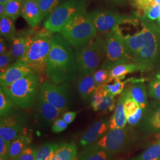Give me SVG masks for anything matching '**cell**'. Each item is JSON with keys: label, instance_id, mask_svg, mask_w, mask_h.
<instances>
[{"label": "cell", "instance_id": "obj_16", "mask_svg": "<svg viewBox=\"0 0 160 160\" xmlns=\"http://www.w3.org/2000/svg\"><path fill=\"white\" fill-rule=\"evenodd\" d=\"M36 33H34V29H31L19 34L16 33V36L9 42L10 51L14 58L18 60L26 53Z\"/></svg>", "mask_w": 160, "mask_h": 160}, {"label": "cell", "instance_id": "obj_35", "mask_svg": "<svg viewBox=\"0 0 160 160\" xmlns=\"http://www.w3.org/2000/svg\"><path fill=\"white\" fill-rule=\"evenodd\" d=\"M148 96L160 102V72L148 84Z\"/></svg>", "mask_w": 160, "mask_h": 160}, {"label": "cell", "instance_id": "obj_2", "mask_svg": "<svg viewBox=\"0 0 160 160\" xmlns=\"http://www.w3.org/2000/svg\"><path fill=\"white\" fill-rule=\"evenodd\" d=\"M46 74L48 78L56 84L68 82L76 79L77 71L74 52L72 46L61 34H52Z\"/></svg>", "mask_w": 160, "mask_h": 160}, {"label": "cell", "instance_id": "obj_11", "mask_svg": "<svg viewBox=\"0 0 160 160\" xmlns=\"http://www.w3.org/2000/svg\"><path fill=\"white\" fill-rule=\"evenodd\" d=\"M96 28L97 33H106L120 24L131 21L133 17L117 12L104 10H96L88 13Z\"/></svg>", "mask_w": 160, "mask_h": 160}, {"label": "cell", "instance_id": "obj_17", "mask_svg": "<svg viewBox=\"0 0 160 160\" xmlns=\"http://www.w3.org/2000/svg\"><path fill=\"white\" fill-rule=\"evenodd\" d=\"M153 68V65L139 62L123 63L114 67L110 70V75L113 80H122L126 75L137 71H147Z\"/></svg>", "mask_w": 160, "mask_h": 160}, {"label": "cell", "instance_id": "obj_52", "mask_svg": "<svg viewBox=\"0 0 160 160\" xmlns=\"http://www.w3.org/2000/svg\"><path fill=\"white\" fill-rule=\"evenodd\" d=\"M157 139H160V133H159V135H158V137H157Z\"/></svg>", "mask_w": 160, "mask_h": 160}, {"label": "cell", "instance_id": "obj_8", "mask_svg": "<svg viewBox=\"0 0 160 160\" xmlns=\"http://www.w3.org/2000/svg\"><path fill=\"white\" fill-rule=\"evenodd\" d=\"M84 8H86V4L83 0H67L61 3L46 18L44 28L52 34L59 33L66 23Z\"/></svg>", "mask_w": 160, "mask_h": 160}, {"label": "cell", "instance_id": "obj_50", "mask_svg": "<svg viewBox=\"0 0 160 160\" xmlns=\"http://www.w3.org/2000/svg\"><path fill=\"white\" fill-rule=\"evenodd\" d=\"M154 2L155 4L160 5V0H154Z\"/></svg>", "mask_w": 160, "mask_h": 160}, {"label": "cell", "instance_id": "obj_37", "mask_svg": "<svg viewBox=\"0 0 160 160\" xmlns=\"http://www.w3.org/2000/svg\"><path fill=\"white\" fill-rule=\"evenodd\" d=\"M93 76L97 86L108 84L113 81L110 75V71L106 69L100 68L96 71Z\"/></svg>", "mask_w": 160, "mask_h": 160}, {"label": "cell", "instance_id": "obj_36", "mask_svg": "<svg viewBox=\"0 0 160 160\" xmlns=\"http://www.w3.org/2000/svg\"><path fill=\"white\" fill-rule=\"evenodd\" d=\"M160 5L153 4L144 8L141 12L142 16L141 18H146L149 21H154L158 20L160 16Z\"/></svg>", "mask_w": 160, "mask_h": 160}, {"label": "cell", "instance_id": "obj_29", "mask_svg": "<svg viewBox=\"0 0 160 160\" xmlns=\"http://www.w3.org/2000/svg\"><path fill=\"white\" fill-rule=\"evenodd\" d=\"M62 0H38L42 20L49 17L62 2Z\"/></svg>", "mask_w": 160, "mask_h": 160}, {"label": "cell", "instance_id": "obj_15", "mask_svg": "<svg viewBox=\"0 0 160 160\" xmlns=\"http://www.w3.org/2000/svg\"><path fill=\"white\" fill-rule=\"evenodd\" d=\"M109 129V120L102 118L95 121L82 135L80 139V145L87 147L96 142Z\"/></svg>", "mask_w": 160, "mask_h": 160}, {"label": "cell", "instance_id": "obj_9", "mask_svg": "<svg viewBox=\"0 0 160 160\" xmlns=\"http://www.w3.org/2000/svg\"><path fill=\"white\" fill-rule=\"evenodd\" d=\"M131 143V136L125 128L109 129L102 137L88 147L102 149L113 154L126 150Z\"/></svg>", "mask_w": 160, "mask_h": 160}, {"label": "cell", "instance_id": "obj_4", "mask_svg": "<svg viewBox=\"0 0 160 160\" xmlns=\"http://www.w3.org/2000/svg\"><path fill=\"white\" fill-rule=\"evenodd\" d=\"M59 34L75 48L96 36L97 31L89 14L84 8L66 23Z\"/></svg>", "mask_w": 160, "mask_h": 160}, {"label": "cell", "instance_id": "obj_48", "mask_svg": "<svg viewBox=\"0 0 160 160\" xmlns=\"http://www.w3.org/2000/svg\"><path fill=\"white\" fill-rule=\"evenodd\" d=\"M113 1H115L116 2H120V3H122V2H126L128 1H129L130 0H112Z\"/></svg>", "mask_w": 160, "mask_h": 160}, {"label": "cell", "instance_id": "obj_31", "mask_svg": "<svg viewBox=\"0 0 160 160\" xmlns=\"http://www.w3.org/2000/svg\"><path fill=\"white\" fill-rule=\"evenodd\" d=\"M14 103L0 88V116L1 118L9 116L14 111Z\"/></svg>", "mask_w": 160, "mask_h": 160}, {"label": "cell", "instance_id": "obj_19", "mask_svg": "<svg viewBox=\"0 0 160 160\" xmlns=\"http://www.w3.org/2000/svg\"><path fill=\"white\" fill-rule=\"evenodd\" d=\"M127 96V90L126 88L121 94L116 108L112 118L109 120V129L116 128H125L127 120L126 115L124 112L123 103Z\"/></svg>", "mask_w": 160, "mask_h": 160}, {"label": "cell", "instance_id": "obj_42", "mask_svg": "<svg viewBox=\"0 0 160 160\" xmlns=\"http://www.w3.org/2000/svg\"><path fill=\"white\" fill-rule=\"evenodd\" d=\"M67 125L63 119L58 118L52 123V131L54 133L61 132L67 129Z\"/></svg>", "mask_w": 160, "mask_h": 160}, {"label": "cell", "instance_id": "obj_1", "mask_svg": "<svg viewBox=\"0 0 160 160\" xmlns=\"http://www.w3.org/2000/svg\"><path fill=\"white\" fill-rule=\"evenodd\" d=\"M131 33L122 34L123 39L135 62L153 65L160 61V28L146 18L133 17L124 23Z\"/></svg>", "mask_w": 160, "mask_h": 160}, {"label": "cell", "instance_id": "obj_32", "mask_svg": "<svg viewBox=\"0 0 160 160\" xmlns=\"http://www.w3.org/2000/svg\"><path fill=\"white\" fill-rule=\"evenodd\" d=\"M126 89L127 90V96L123 103V108L127 118L131 115L137 112L138 110L141 107L133 97H132L130 92H129V90L127 87Z\"/></svg>", "mask_w": 160, "mask_h": 160}, {"label": "cell", "instance_id": "obj_5", "mask_svg": "<svg viewBox=\"0 0 160 160\" xmlns=\"http://www.w3.org/2000/svg\"><path fill=\"white\" fill-rule=\"evenodd\" d=\"M52 34L45 28L38 31L34 34L29 50L18 60L28 65L37 74L43 73L46 71Z\"/></svg>", "mask_w": 160, "mask_h": 160}, {"label": "cell", "instance_id": "obj_23", "mask_svg": "<svg viewBox=\"0 0 160 160\" xmlns=\"http://www.w3.org/2000/svg\"><path fill=\"white\" fill-rule=\"evenodd\" d=\"M113 155L104 149L87 147L77 155L76 160H112Z\"/></svg>", "mask_w": 160, "mask_h": 160}, {"label": "cell", "instance_id": "obj_34", "mask_svg": "<svg viewBox=\"0 0 160 160\" xmlns=\"http://www.w3.org/2000/svg\"><path fill=\"white\" fill-rule=\"evenodd\" d=\"M133 80V78H132L130 79L125 80L124 81H123L122 80H114V82L113 84H106V87L109 93H110L111 94H112L114 96H118L119 94H122L125 90V87L126 84L128 82L132 81Z\"/></svg>", "mask_w": 160, "mask_h": 160}, {"label": "cell", "instance_id": "obj_22", "mask_svg": "<svg viewBox=\"0 0 160 160\" xmlns=\"http://www.w3.org/2000/svg\"><path fill=\"white\" fill-rule=\"evenodd\" d=\"M97 87L93 74L82 77L78 82L77 88L83 103H87L91 100Z\"/></svg>", "mask_w": 160, "mask_h": 160}, {"label": "cell", "instance_id": "obj_38", "mask_svg": "<svg viewBox=\"0 0 160 160\" xmlns=\"http://www.w3.org/2000/svg\"><path fill=\"white\" fill-rule=\"evenodd\" d=\"M38 151L37 147L29 145L14 160H35Z\"/></svg>", "mask_w": 160, "mask_h": 160}, {"label": "cell", "instance_id": "obj_18", "mask_svg": "<svg viewBox=\"0 0 160 160\" xmlns=\"http://www.w3.org/2000/svg\"><path fill=\"white\" fill-rule=\"evenodd\" d=\"M22 16L30 26L37 27L42 21L38 0H23Z\"/></svg>", "mask_w": 160, "mask_h": 160}, {"label": "cell", "instance_id": "obj_6", "mask_svg": "<svg viewBox=\"0 0 160 160\" xmlns=\"http://www.w3.org/2000/svg\"><path fill=\"white\" fill-rule=\"evenodd\" d=\"M39 83L36 72L26 75L12 84L1 86V89L13 103L22 109H29L34 101Z\"/></svg>", "mask_w": 160, "mask_h": 160}, {"label": "cell", "instance_id": "obj_40", "mask_svg": "<svg viewBox=\"0 0 160 160\" xmlns=\"http://www.w3.org/2000/svg\"><path fill=\"white\" fill-rule=\"evenodd\" d=\"M143 114V110L140 108L135 113L126 118L127 123L131 126L137 125L142 119Z\"/></svg>", "mask_w": 160, "mask_h": 160}, {"label": "cell", "instance_id": "obj_3", "mask_svg": "<svg viewBox=\"0 0 160 160\" xmlns=\"http://www.w3.org/2000/svg\"><path fill=\"white\" fill-rule=\"evenodd\" d=\"M77 74L85 77L93 74L104 58L103 36L96 35L86 43L75 48Z\"/></svg>", "mask_w": 160, "mask_h": 160}, {"label": "cell", "instance_id": "obj_12", "mask_svg": "<svg viewBox=\"0 0 160 160\" xmlns=\"http://www.w3.org/2000/svg\"><path fill=\"white\" fill-rule=\"evenodd\" d=\"M0 136L11 142L21 135L28 123V116L22 112H14L12 114L1 118Z\"/></svg>", "mask_w": 160, "mask_h": 160}, {"label": "cell", "instance_id": "obj_33", "mask_svg": "<svg viewBox=\"0 0 160 160\" xmlns=\"http://www.w3.org/2000/svg\"><path fill=\"white\" fill-rule=\"evenodd\" d=\"M116 100L114 96L108 92V94L103 97V101L97 108L94 110L96 112H106L113 111L116 108Z\"/></svg>", "mask_w": 160, "mask_h": 160}, {"label": "cell", "instance_id": "obj_13", "mask_svg": "<svg viewBox=\"0 0 160 160\" xmlns=\"http://www.w3.org/2000/svg\"><path fill=\"white\" fill-rule=\"evenodd\" d=\"M63 111L58 109L39 94L35 109V118L45 125H50Z\"/></svg>", "mask_w": 160, "mask_h": 160}, {"label": "cell", "instance_id": "obj_14", "mask_svg": "<svg viewBox=\"0 0 160 160\" xmlns=\"http://www.w3.org/2000/svg\"><path fill=\"white\" fill-rule=\"evenodd\" d=\"M35 72L34 70L23 62L17 60L11 64L6 71L0 74L1 86L12 84L16 81Z\"/></svg>", "mask_w": 160, "mask_h": 160}, {"label": "cell", "instance_id": "obj_43", "mask_svg": "<svg viewBox=\"0 0 160 160\" xmlns=\"http://www.w3.org/2000/svg\"><path fill=\"white\" fill-rule=\"evenodd\" d=\"M133 4L139 12H142L144 8L153 4L154 0H133Z\"/></svg>", "mask_w": 160, "mask_h": 160}, {"label": "cell", "instance_id": "obj_21", "mask_svg": "<svg viewBox=\"0 0 160 160\" xmlns=\"http://www.w3.org/2000/svg\"><path fill=\"white\" fill-rule=\"evenodd\" d=\"M144 81L145 80L143 78H133L131 82V84L127 87L132 97L137 102L143 110L146 109L148 104L147 94Z\"/></svg>", "mask_w": 160, "mask_h": 160}, {"label": "cell", "instance_id": "obj_24", "mask_svg": "<svg viewBox=\"0 0 160 160\" xmlns=\"http://www.w3.org/2000/svg\"><path fill=\"white\" fill-rule=\"evenodd\" d=\"M31 143V138L27 135L21 134L10 142L9 149V160H14L24 149Z\"/></svg>", "mask_w": 160, "mask_h": 160}, {"label": "cell", "instance_id": "obj_49", "mask_svg": "<svg viewBox=\"0 0 160 160\" xmlns=\"http://www.w3.org/2000/svg\"><path fill=\"white\" fill-rule=\"evenodd\" d=\"M11 1V0H0V3L6 4V3H7L8 2H9V1Z\"/></svg>", "mask_w": 160, "mask_h": 160}, {"label": "cell", "instance_id": "obj_25", "mask_svg": "<svg viewBox=\"0 0 160 160\" xmlns=\"http://www.w3.org/2000/svg\"><path fill=\"white\" fill-rule=\"evenodd\" d=\"M77 157V148L75 143H63L51 160H75Z\"/></svg>", "mask_w": 160, "mask_h": 160}, {"label": "cell", "instance_id": "obj_46", "mask_svg": "<svg viewBox=\"0 0 160 160\" xmlns=\"http://www.w3.org/2000/svg\"><path fill=\"white\" fill-rule=\"evenodd\" d=\"M6 39L1 36L0 39V54H2L8 51L7 49V45L6 43Z\"/></svg>", "mask_w": 160, "mask_h": 160}, {"label": "cell", "instance_id": "obj_39", "mask_svg": "<svg viewBox=\"0 0 160 160\" xmlns=\"http://www.w3.org/2000/svg\"><path fill=\"white\" fill-rule=\"evenodd\" d=\"M15 59L12 52L8 50L6 52L0 54V73L2 74Z\"/></svg>", "mask_w": 160, "mask_h": 160}, {"label": "cell", "instance_id": "obj_10", "mask_svg": "<svg viewBox=\"0 0 160 160\" xmlns=\"http://www.w3.org/2000/svg\"><path fill=\"white\" fill-rule=\"evenodd\" d=\"M69 87L68 82L56 84L46 80L40 84L39 94L64 112L68 107Z\"/></svg>", "mask_w": 160, "mask_h": 160}, {"label": "cell", "instance_id": "obj_51", "mask_svg": "<svg viewBox=\"0 0 160 160\" xmlns=\"http://www.w3.org/2000/svg\"><path fill=\"white\" fill-rule=\"evenodd\" d=\"M158 22L159 23V26H160V16H159V17H158Z\"/></svg>", "mask_w": 160, "mask_h": 160}, {"label": "cell", "instance_id": "obj_45", "mask_svg": "<svg viewBox=\"0 0 160 160\" xmlns=\"http://www.w3.org/2000/svg\"><path fill=\"white\" fill-rule=\"evenodd\" d=\"M76 116V112H67L63 114L62 119L67 124H71L75 120Z\"/></svg>", "mask_w": 160, "mask_h": 160}, {"label": "cell", "instance_id": "obj_47", "mask_svg": "<svg viewBox=\"0 0 160 160\" xmlns=\"http://www.w3.org/2000/svg\"><path fill=\"white\" fill-rule=\"evenodd\" d=\"M6 9V4L0 3V17H2L4 15Z\"/></svg>", "mask_w": 160, "mask_h": 160}, {"label": "cell", "instance_id": "obj_41", "mask_svg": "<svg viewBox=\"0 0 160 160\" xmlns=\"http://www.w3.org/2000/svg\"><path fill=\"white\" fill-rule=\"evenodd\" d=\"M10 142L3 138H0V157L9 160V149Z\"/></svg>", "mask_w": 160, "mask_h": 160}, {"label": "cell", "instance_id": "obj_28", "mask_svg": "<svg viewBox=\"0 0 160 160\" xmlns=\"http://www.w3.org/2000/svg\"><path fill=\"white\" fill-rule=\"evenodd\" d=\"M131 160H160V139H157L142 153Z\"/></svg>", "mask_w": 160, "mask_h": 160}, {"label": "cell", "instance_id": "obj_30", "mask_svg": "<svg viewBox=\"0 0 160 160\" xmlns=\"http://www.w3.org/2000/svg\"><path fill=\"white\" fill-rule=\"evenodd\" d=\"M23 0H11L6 4L5 13L4 16L17 20L22 15Z\"/></svg>", "mask_w": 160, "mask_h": 160}, {"label": "cell", "instance_id": "obj_44", "mask_svg": "<svg viewBox=\"0 0 160 160\" xmlns=\"http://www.w3.org/2000/svg\"><path fill=\"white\" fill-rule=\"evenodd\" d=\"M103 97L97 93H94L92 99V107L94 110L103 102Z\"/></svg>", "mask_w": 160, "mask_h": 160}, {"label": "cell", "instance_id": "obj_27", "mask_svg": "<svg viewBox=\"0 0 160 160\" xmlns=\"http://www.w3.org/2000/svg\"><path fill=\"white\" fill-rule=\"evenodd\" d=\"M62 142H49L43 144L38 149L35 160H51Z\"/></svg>", "mask_w": 160, "mask_h": 160}, {"label": "cell", "instance_id": "obj_7", "mask_svg": "<svg viewBox=\"0 0 160 160\" xmlns=\"http://www.w3.org/2000/svg\"><path fill=\"white\" fill-rule=\"evenodd\" d=\"M103 35L104 58L100 68L110 71L120 64L134 62L123 40L114 29Z\"/></svg>", "mask_w": 160, "mask_h": 160}, {"label": "cell", "instance_id": "obj_20", "mask_svg": "<svg viewBox=\"0 0 160 160\" xmlns=\"http://www.w3.org/2000/svg\"><path fill=\"white\" fill-rule=\"evenodd\" d=\"M140 127L148 133H160V104L147 113Z\"/></svg>", "mask_w": 160, "mask_h": 160}, {"label": "cell", "instance_id": "obj_26", "mask_svg": "<svg viewBox=\"0 0 160 160\" xmlns=\"http://www.w3.org/2000/svg\"><path fill=\"white\" fill-rule=\"evenodd\" d=\"M0 33L1 36L10 42L16 36L15 20L11 17L3 16L0 17Z\"/></svg>", "mask_w": 160, "mask_h": 160}]
</instances>
